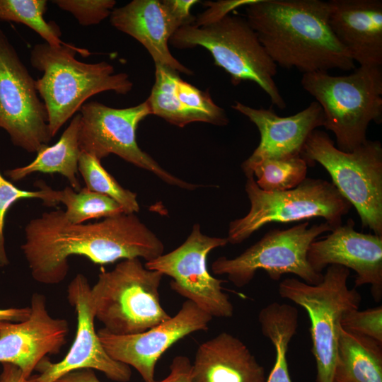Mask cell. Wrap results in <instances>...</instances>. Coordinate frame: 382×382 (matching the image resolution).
I'll return each instance as SVG.
<instances>
[{
    "mask_svg": "<svg viewBox=\"0 0 382 382\" xmlns=\"http://www.w3.org/2000/svg\"><path fill=\"white\" fill-rule=\"evenodd\" d=\"M192 382H266L264 367L246 345L222 332L200 344L192 364Z\"/></svg>",
    "mask_w": 382,
    "mask_h": 382,
    "instance_id": "21",
    "label": "cell"
},
{
    "mask_svg": "<svg viewBox=\"0 0 382 382\" xmlns=\"http://www.w3.org/2000/svg\"><path fill=\"white\" fill-rule=\"evenodd\" d=\"M80 127L81 116L78 113L72 117L54 144L42 146L33 161L24 166L6 170V175L16 182L35 172L59 173L67 179L71 187L79 191L81 188L77 175L81 152L79 147Z\"/></svg>",
    "mask_w": 382,
    "mask_h": 382,
    "instance_id": "22",
    "label": "cell"
},
{
    "mask_svg": "<svg viewBox=\"0 0 382 382\" xmlns=\"http://www.w3.org/2000/svg\"><path fill=\"white\" fill-rule=\"evenodd\" d=\"M308 165L301 156L265 159L243 170L256 178L257 185L266 192H282L297 187L306 178Z\"/></svg>",
    "mask_w": 382,
    "mask_h": 382,
    "instance_id": "26",
    "label": "cell"
},
{
    "mask_svg": "<svg viewBox=\"0 0 382 382\" xmlns=\"http://www.w3.org/2000/svg\"><path fill=\"white\" fill-rule=\"evenodd\" d=\"M76 53L91 54L70 43L57 47L38 43L30 51L32 66L43 73L35 87L47 111L52 138L91 96L109 91L125 95L133 87L127 74L115 73L112 65L104 61L80 62Z\"/></svg>",
    "mask_w": 382,
    "mask_h": 382,
    "instance_id": "3",
    "label": "cell"
},
{
    "mask_svg": "<svg viewBox=\"0 0 382 382\" xmlns=\"http://www.w3.org/2000/svg\"><path fill=\"white\" fill-rule=\"evenodd\" d=\"M226 238L202 233L195 224L187 239L173 250L147 261L145 267L172 278L170 288L191 301L212 318H231L233 306L223 291L224 280L214 277L207 266V257L214 249L225 246Z\"/></svg>",
    "mask_w": 382,
    "mask_h": 382,
    "instance_id": "13",
    "label": "cell"
},
{
    "mask_svg": "<svg viewBox=\"0 0 382 382\" xmlns=\"http://www.w3.org/2000/svg\"><path fill=\"white\" fill-rule=\"evenodd\" d=\"M212 318L186 300L174 316L143 332L116 335L103 328L97 333L112 359L134 367L144 382H155L156 365L163 354L185 336L207 330Z\"/></svg>",
    "mask_w": 382,
    "mask_h": 382,
    "instance_id": "16",
    "label": "cell"
},
{
    "mask_svg": "<svg viewBox=\"0 0 382 382\" xmlns=\"http://www.w3.org/2000/svg\"><path fill=\"white\" fill-rule=\"evenodd\" d=\"M169 42L178 49L205 48L214 64L229 74L233 84L253 81L269 96L273 105L285 108L286 103L274 80L277 65L245 18L229 13L201 25H185Z\"/></svg>",
    "mask_w": 382,
    "mask_h": 382,
    "instance_id": "5",
    "label": "cell"
},
{
    "mask_svg": "<svg viewBox=\"0 0 382 382\" xmlns=\"http://www.w3.org/2000/svg\"><path fill=\"white\" fill-rule=\"evenodd\" d=\"M52 205L62 203L66 207L64 215L72 224H81L88 220L106 218L124 213L115 200L104 195L92 192L86 187L79 191L71 187L62 190H53Z\"/></svg>",
    "mask_w": 382,
    "mask_h": 382,
    "instance_id": "25",
    "label": "cell"
},
{
    "mask_svg": "<svg viewBox=\"0 0 382 382\" xmlns=\"http://www.w3.org/2000/svg\"><path fill=\"white\" fill-rule=\"evenodd\" d=\"M169 368V374L158 382H192V363L187 357L184 355L175 357Z\"/></svg>",
    "mask_w": 382,
    "mask_h": 382,
    "instance_id": "35",
    "label": "cell"
},
{
    "mask_svg": "<svg viewBox=\"0 0 382 382\" xmlns=\"http://www.w3.org/2000/svg\"><path fill=\"white\" fill-rule=\"evenodd\" d=\"M307 260L320 273L332 265L352 270L356 273L354 288L369 284L374 300H381L382 236L357 231L352 219L323 238L315 240L309 246Z\"/></svg>",
    "mask_w": 382,
    "mask_h": 382,
    "instance_id": "18",
    "label": "cell"
},
{
    "mask_svg": "<svg viewBox=\"0 0 382 382\" xmlns=\"http://www.w3.org/2000/svg\"><path fill=\"white\" fill-rule=\"evenodd\" d=\"M333 382H382V344L341 327Z\"/></svg>",
    "mask_w": 382,
    "mask_h": 382,
    "instance_id": "23",
    "label": "cell"
},
{
    "mask_svg": "<svg viewBox=\"0 0 382 382\" xmlns=\"http://www.w3.org/2000/svg\"><path fill=\"white\" fill-rule=\"evenodd\" d=\"M155 83L146 100L151 115L180 127L194 122L192 117L180 105L176 95L178 73L161 65L155 64Z\"/></svg>",
    "mask_w": 382,
    "mask_h": 382,
    "instance_id": "29",
    "label": "cell"
},
{
    "mask_svg": "<svg viewBox=\"0 0 382 382\" xmlns=\"http://www.w3.org/2000/svg\"><path fill=\"white\" fill-rule=\"evenodd\" d=\"M46 0H0V21L23 23L37 33L52 46L67 45L61 40L62 32L54 21L47 22Z\"/></svg>",
    "mask_w": 382,
    "mask_h": 382,
    "instance_id": "27",
    "label": "cell"
},
{
    "mask_svg": "<svg viewBox=\"0 0 382 382\" xmlns=\"http://www.w3.org/2000/svg\"><path fill=\"white\" fill-rule=\"evenodd\" d=\"M231 108L254 123L260 135L258 146L242 163L243 170L265 159L301 156L309 135L318 127H324L325 123L323 111L316 101L288 117H280L271 109L254 108L238 101Z\"/></svg>",
    "mask_w": 382,
    "mask_h": 382,
    "instance_id": "19",
    "label": "cell"
},
{
    "mask_svg": "<svg viewBox=\"0 0 382 382\" xmlns=\"http://www.w3.org/2000/svg\"><path fill=\"white\" fill-rule=\"evenodd\" d=\"M39 188L36 191H28L18 188L6 180L0 172V267L8 264L4 245V221L6 212L16 202L22 199H40L43 204L52 207V188L42 180H37L34 185Z\"/></svg>",
    "mask_w": 382,
    "mask_h": 382,
    "instance_id": "31",
    "label": "cell"
},
{
    "mask_svg": "<svg viewBox=\"0 0 382 382\" xmlns=\"http://www.w3.org/2000/svg\"><path fill=\"white\" fill-rule=\"evenodd\" d=\"M255 0H226L216 2H207L205 5L209 6L204 12L201 13L192 23L195 25H201L216 20L226 14H229L234 9L245 6Z\"/></svg>",
    "mask_w": 382,
    "mask_h": 382,
    "instance_id": "34",
    "label": "cell"
},
{
    "mask_svg": "<svg viewBox=\"0 0 382 382\" xmlns=\"http://www.w3.org/2000/svg\"><path fill=\"white\" fill-rule=\"evenodd\" d=\"M30 308L24 321L0 322V363L16 366L25 378L47 355L61 351L69 332L65 319L50 314L42 294L32 295Z\"/></svg>",
    "mask_w": 382,
    "mask_h": 382,
    "instance_id": "17",
    "label": "cell"
},
{
    "mask_svg": "<svg viewBox=\"0 0 382 382\" xmlns=\"http://www.w3.org/2000/svg\"><path fill=\"white\" fill-rule=\"evenodd\" d=\"M54 382H101L92 369H80L68 372Z\"/></svg>",
    "mask_w": 382,
    "mask_h": 382,
    "instance_id": "36",
    "label": "cell"
},
{
    "mask_svg": "<svg viewBox=\"0 0 382 382\" xmlns=\"http://www.w3.org/2000/svg\"><path fill=\"white\" fill-rule=\"evenodd\" d=\"M332 230L325 221L309 226L308 221L286 229H271L239 255L218 257L212 264V271L226 274L239 288L248 284L259 270L266 272L274 281L279 280L283 274H292L307 284H317L323 274L310 266L307 253L319 236Z\"/></svg>",
    "mask_w": 382,
    "mask_h": 382,
    "instance_id": "10",
    "label": "cell"
},
{
    "mask_svg": "<svg viewBox=\"0 0 382 382\" xmlns=\"http://www.w3.org/2000/svg\"><path fill=\"white\" fill-rule=\"evenodd\" d=\"M245 7V19L277 65L303 74L355 69L331 30L328 1L255 0Z\"/></svg>",
    "mask_w": 382,
    "mask_h": 382,
    "instance_id": "2",
    "label": "cell"
},
{
    "mask_svg": "<svg viewBox=\"0 0 382 382\" xmlns=\"http://www.w3.org/2000/svg\"><path fill=\"white\" fill-rule=\"evenodd\" d=\"M0 128L14 146L37 152L51 141L48 114L35 80L0 29Z\"/></svg>",
    "mask_w": 382,
    "mask_h": 382,
    "instance_id": "12",
    "label": "cell"
},
{
    "mask_svg": "<svg viewBox=\"0 0 382 382\" xmlns=\"http://www.w3.org/2000/svg\"><path fill=\"white\" fill-rule=\"evenodd\" d=\"M298 318L296 307L278 302L269 303L258 313L261 332L275 349V361L266 382H291L286 354L289 342L296 333Z\"/></svg>",
    "mask_w": 382,
    "mask_h": 382,
    "instance_id": "24",
    "label": "cell"
},
{
    "mask_svg": "<svg viewBox=\"0 0 382 382\" xmlns=\"http://www.w3.org/2000/svg\"><path fill=\"white\" fill-rule=\"evenodd\" d=\"M349 274L348 268L332 265L327 267L317 284L293 277L279 284V296L301 306L308 315L316 382H333L342 318L347 312L359 309L361 301L356 288L348 286Z\"/></svg>",
    "mask_w": 382,
    "mask_h": 382,
    "instance_id": "9",
    "label": "cell"
},
{
    "mask_svg": "<svg viewBox=\"0 0 382 382\" xmlns=\"http://www.w3.org/2000/svg\"><path fill=\"white\" fill-rule=\"evenodd\" d=\"M196 0H133L113 8L110 22L118 30L139 41L149 52L155 64L177 73L192 71L171 54L168 42L182 26L192 23L190 10Z\"/></svg>",
    "mask_w": 382,
    "mask_h": 382,
    "instance_id": "15",
    "label": "cell"
},
{
    "mask_svg": "<svg viewBox=\"0 0 382 382\" xmlns=\"http://www.w3.org/2000/svg\"><path fill=\"white\" fill-rule=\"evenodd\" d=\"M163 276L139 258L123 260L101 272L91 289L95 318L116 335L141 333L168 320L170 316L160 302Z\"/></svg>",
    "mask_w": 382,
    "mask_h": 382,
    "instance_id": "6",
    "label": "cell"
},
{
    "mask_svg": "<svg viewBox=\"0 0 382 382\" xmlns=\"http://www.w3.org/2000/svg\"><path fill=\"white\" fill-rule=\"evenodd\" d=\"M329 23L332 33L360 66H381L382 1L331 0Z\"/></svg>",
    "mask_w": 382,
    "mask_h": 382,
    "instance_id": "20",
    "label": "cell"
},
{
    "mask_svg": "<svg viewBox=\"0 0 382 382\" xmlns=\"http://www.w3.org/2000/svg\"><path fill=\"white\" fill-rule=\"evenodd\" d=\"M341 327L353 333L372 338L382 344V306L364 311L351 310L345 313Z\"/></svg>",
    "mask_w": 382,
    "mask_h": 382,
    "instance_id": "33",
    "label": "cell"
},
{
    "mask_svg": "<svg viewBox=\"0 0 382 382\" xmlns=\"http://www.w3.org/2000/svg\"><path fill=\"white\" fill-rule=\"evenodd\" d=\"M91 286L82 274H76L67 287V299L77 313V329L73 344L62 360L52 363L47 357L37 365L39 372L30 382H54L62 375L80 369L103 372L108 378L127 382L132 376L130 367L112 359L105 350L95 330V313Z\"/></svg>",
    "mask_w": 382,
    "mask_h": 382,
    "instance_id": "14",
    "label": "cell"
},
{
    "mask_svg": "<svg viewBox=\"0 0 382 382\" xmlns=\"http://www.w3.org/2000/svg\"><path fill=\"white\" fill-rule=\"evenodd\" d=\"M79 110L81 151L99 160L115 154L138 168L153 173L169 185L188 190L199 187L168 172L139 146L136 137L138 125L151 115L146 100L127 108H114L91 101L85 103Z\"/></svg>",
    "mask_w": 382,
    "mask_h": 382,
    "instance_id": "11",
    "label": "cell"
},
{
    "mask_svg": "<svg viewBox=\"0 0 382 382\" xmlns=\"http://www.w3.org/2000/svg\"><path fill=\"white\" fill-rule=\"evenodd\" d=\"M2 364L0 382H30L29 378H25L16 366L7 363Z\"/></svg>",
    "mask_w": 382,
    "mask_h": 382,
    "instance_id": "38",
    "label": "cell"
},
{
    "mask_svg": "<svg viewBox=\"0 0 382 382\" xmlns=\"http://www.w3.org/2000/svg\"><path fill=\"white\" fill-rule=\"evenodd\" d=\"M175 92L180 105L195 122L221 126L228 123L225 110L214 103L207 91H202L178 77Z\"/></svg>",
    "mask_w": 382,
    "mask_h": 382,
    "instance_id": "30",
    "label": "cell"
},
{
    "mask_svg": "<svg viewBox=\"0 0 382 382\" xmlns=\"http://www.w3.org/2000/svg\"><path fill=\"white\" fill-rule=\"evenodd\" d=\"M30 313V307L0 309V322H22L29 317Z\"/></svg>",
    "mask_w": 382,
    "mask_h": 382,
    "instance_id": "37",
    "label": "cell"
},
{
    "mask_svg": "<svg viewBox=\"0 0 382 382\" xmlns=\"http://www.w3.org/2000/svg\"><path fill=\"white\" fill-rule=\"evenodd\" d=\"M301 156L308 166L320 164L333 185L354 207L361 226L382 236V146L366 140L352 151L339 149L325 132L315 129Z\"/></svg>",
    "mask_w": 382,
    "mask_h": 382,
    "instance_id": "7",
    "label": "cell"
},
{
    "mask_svg": "<svg viewBox=\"0 0 382 382\" xmlns=\"http://www.w3.org/2000/svg\"><path fill=\"white\" fill-rule=\"evenodd\" d=\"M301 83L320 105L324 127L335 134L336 146L343 151L364 144L369 124L382 121L381 66H359L344 76L306 73Z\"/></svg>",
    "mask_w": 382,
    "mask_h": 382,
    "instance_id": "4",
    "label": "cell"
},
{
    "mask_svg": "<svg viewBox=\"0 0 382 382\" xmlns=\"http://www.w3.org/2000/svg\"><path fill=\"white\" fill-rule=\"evenodd\" d=\"M62 10L71 13L83 26L100 23L110 16L115 0H54L52 1Z\"/></svg>",
    "mask_w": 382,
    "mask_h": 382,
    "instance_id": "32",
    "label": "cell"
},
{
    "mask_svg": "<svg viewBox=\"0 0 382 382\" xmlns=\"http://www.w3.org/2000/svg\"><path fill=\"white\" fill-rule=\"evenodd\" d=\"M21 248L33 278L43 284L61 283L72 255L98 265L119 260H154L164 252L163 243L135 214H120L88 224L68 221L62 209L42 213L24 228Z\"/></svg>",
    "mask_w": 382,
    "mask_h": 382,
    "instance_id": "1",
    "label": "cell"
},
{
    "mask_svg": "<svg viewBox=\"0 0 382 382\" xmlns=\"http://www.w3.org/2000/svg\"><path fill=\"white\" fill-rule=\"evenodd\" d=\"M78 170L88 190L112 199L120 205L125 214H135L139 211L137 194L122 187L102 166L98 158L81 151Z\"/></svg>",
    "mask_w": 382,
    "mask_h": 382,
    "instance_id": "28",
    "label": "cell"
},
{
    "mask_svg": "<svg viewBox=\"0 0 382 382\" xmlns=\"http://www.w3.org/2000/svg\"><path fill=\"white\" fill-rule=\"evenodd\" d=\"M245 190L250 201L249 212L229 224L228 242L238 244L272 223H290L322 218L333 229L342 224V217L351 204L332 183L306 178L295 188L266 192L253 175L246 176Z\"/></svg>",
    "mask_w": 382,
    "mask_h": 382,
    "instance_id": "8",
    "label": "cell"
}]
</instances>
